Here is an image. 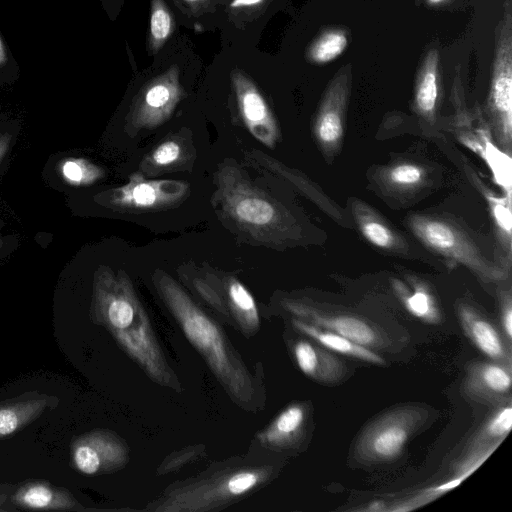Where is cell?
I'll return each mask as SVG.
<instances>
[{
	"label": "cell",
	"instance_id": "6da1fadb",
	"mask_svg": "<svg viewBox=\"0 0 512 512\" xmlns=\"http://www.w3.org/2000/svg\"><path fill=\"white\" fill-rule=\"evenodd\" d=\"M213 183L215 214L239 241L275 250L303 243L300 214L265 179L251 178L238 162L226 158L217 165Z\"/></svg>",
	"mask_w": 512,
	"mask_h": 512
},
{
	"label": "cell",
	"instance_id": "7a4b0ae2",
	"mask_svg": "<svg viewBox=\"0 0 512 512\" xmlns=\"http://www.w3.org/2000/svg\"><path fill=\"white\" fill-rule=\"evenodd\" d=\"M151 280L187 339L202 355L232 399L243 408H259L260 392L255 381L217 323L166 271L154 270Z\"/></svg>",
	"mask_w": 512,
	"mask_h": 512
},
{
	"label": "cell",
	"instance_id": "3957f363",
	"mask_svg": "<svg viewBox=\"0 0 512 512\" xmlns=\"http://www.w3.org/2000/svg\"><path fill=\"white\" fill-rule=\"evenodd\" d=\"M92 320L107 328L122 349L154 381L173 386L171 372L157 345L148 316L127 273L102 268L94 282Z\"/></svg>",
	"mask_w": 512,
	"mask_h": 512
},
{
	"label": "cell",
	"instance_id": "277c9868",
	"mask_svg": "<svg viewBox=\"0 0 512 512\" xmlns=\"http://www.w3.org/2000/svg\"><path fill=\"white\" fill-rule=\"evenodd\" d=\"M408 226L417 239L439 255L464 265L483 281H500L507 273L455 221L429 214H413Z\"/></svg>",
	"mask_w": 512,
	"mask_h": 512
},
{
	"label": "cell",
	"instance_id": "5b68a950",
	"mask_svg": "<svg viewBox=\"0 0 512 512\" xmlns=\"http://www.w3.org/2000/svg\"><path fill=\"white\" fill-rule=\"evenodd\" d=\"M426 417V411L414 405L401 406L384 413L359 434L354 446L356 457L366 463L396 459Z\"/></svg>",
	"mask_w": 512,
	"mask_h": 512
},
{
	"label": "cell",
	"instance_id": "8992f818",
	"mask_svg": "<svg viewBox=\"0 0 512 512\" xmlns=\"http://www.w3.org/2000/svg\"><path fill=\"white\" fill-rule=\"evenodd\" d=\"M191 193L190 184L174 179H149L141 172L130 174L128 182L99 195V202L114 211L142 214L180 206Z\"/></svg>",
	"mask_w": 512,
	"mask_h": 512
},
{
	"label": "cell",
	"instance_id": "52a82bcc",
	"mask_svg": "<svg viewBox=\"0 0 512 512\" xmlns=\"http://www.w3.org/2000/svg\"><path fill=\"white\" fill-rule=\"evenodd\" d=\"M179 74V68L173 65L141 87L125 118L124 130L130 138L143 130L155 129L171 118L185 97Z\"/></svg>",
	"mask_w": 512,
	"mask_h": 512
},
{
	"label": "cell",
	"instance_id": "ba28073f",
	"mask_svg": "<svg viewBox=\"0 0 512 512\" xmlns=\"http://www.w3.org/2000/svg\"><path fill=\"white\" fill-rule=\"evenodd\" d=\"M241 119L248 132L273 149L281 139L278 122L262 93L245 73L234 69L230 75Z\"/></svg>",
	"mask_w": 512,
	"mask_h": 512
},
{
	"label": "cell",
	"instance_id": "9c48e42d",
	"mask_svg": "<svg viewBox=\"0 0 512 512\" xmlns=\"http://www.w3.org/2000/svg\"><path fill=\"white\" fill-rule=\"evenodd\" d=\"M277 304L286 312L312 325L337 333L365 347L382 342L380 333L367 321L350 314L332 313L302 299L280 297Z\"/></svg>",
	"mask_w": 512,
	"mask_h": 512
},
{
	"label": "cell",
	"instance_id": "30bf717a",
	"mask_svg": "<svg viewBox=\"0 0 512 512\" xmlns=\"http://www.w3.org/2000/svg\"><path fill=\"white\" fill-rule=\"evenodd\" d=\"M506 40V39H505ZM489 130L497 146L508 156L512 147V77L510 40L498 55L488 101Z\"/></svg>",
	"mask_w": 512,
	"mask_h": 512
},
{
	"label": "cell",
	"instance_id": "8fae6325",
	"mask_svg": "<svg viewBox=\"0 0 512 512\" xmlns=\"http://www.w3.org/2000/svg\"><path fill=\"white\" fill-rule=\"evenodd\" d=\"M126 449L117 437L104 430H93L71 442V463L81 473L95 475L121 467Z\"/></svg>",
	"mask_w": 512,
	"mask_h": 512
},
{
	"label": "cell",
	"instance_id": "7c38bea8",
	"mask_svg": "<svg viewBox=\"0 0 512 512\" xmlns=\"http://www.w3.org/2000/svg\"><path fill=\"white\" fill-rule=\"evenodd\" d=\"M196 157L191 131L181 128L167 135L145 154L138 171L147 178L165 173L190 172Z\"/></svg>",
	"mask_w": 512,
	"mask_h": 512
},
{
	"label": "cell",
	"instance_id": "4fadbf2b",
	"mask_svg": "<svg viewBox=\"0 0 512 512\" xmlns=\"http://www.w3.org/2000/svg\"><path fill=\"white\" fill-rule=\"evenodd\" d=\"M243 158L248 166L262 174H267L273 178L285 180L290 183L299 192L329 214L335 221L341 225L349 226L340 207L327 197L323 191L302 172L286 166L279 160L257 149L245 151Z\"/></svg>",
	"mask_w": 512,
	"mask_h": 512
},
{
	"label": "cell",
	"instance_id": "5bb4252c",
	"mask_svg": "<svg viewBox=\"0 0 512 512\" xmlns=\"http://www.w3.org/2000/svg\"><path fill=\"white\" fill-rule=\"evenodd\" d=\"M270 469L267 467H247L239 471L224 474L214 480L213 485L207 484L204 488H194L177 496V503L190 505H208L243 496L258 487L269 477Z\"/></svg>",
	"mask_w": 512,
	"mask_h": 512
},
{
	"label": "cell",
	"instance_id": "9a60e30c",
	"mask_svg": "<svg viewBox=\"0 0 512 512\" xmlns=\"http://www.w3.org/2000/svg\"><path fill=\"white\" fill-rule=\"evenodd\" d=\"M345 109V87L336 85L327 93L313 121L314 139L327 161H331L341 149L345 131Z\"/></svg>",
	"mask_w": 512,
	"mask_h": 512
},
{
	"label": "cell",
	"instance_id": "2e32d148",
	"mask_svg": "<svg viewBox=\"0 0 512 512\" xmlns=\"http://www.w3.org/2000/svg\"><path fill=\"white\" fill-rule=\"evenodd\" d=\"M463 387L467 395L479 402L494 406L509 404L510 366L498 362H475L467 370Z\"/></svg>",
	"mask_w": 512,
	"mask_h": 512
},
{
	"label": "cell",
	"instance_id": "e0dca14e",
	"mask_svg": "<svg viewBox=\"0 0 512 512\" xmlns=\"http://www.w3.org/2000/svg\"><path fill=\"white\" fill-rule=\"evenodd\" d=\"M58 397L28 391L0 402V439L11 436L39 418L47 409H54Z\"/></svg>",
	"mask_w": 512,
	"mask_h": 512
},
{
	"label": "cell",
	"instance_id": "ac0fdd59",
	"mask_svg": "<svg viewBox=\"0 0 512 512\" xmlns=\"http://www.w3.org/2000/svg\"><path fill=\"white\" fill-rule=\"evenodd\" d=\"M351 213L362 236L378 249L388 252H406L408 244L377 211L365 202L350 200Z\"/></svg>",
	"mask_w": 512,
	"mask_h": 512
},
{
	"label": "cell",
	"instance_id": "d6986e66",
	"mask_svg": "<svg viewBox=\"0 0 512 512\" xmlns=\"http://www.w3.org/2000/svg\"><path fill=\"white\" fill-rule=\"evenodd\" d=\"M10 501L23 509L84 510L67 489L53 486L44 480L22 484L10 495Z\"/></svg>",
	"mask_w": 512,
	"mask_h": 512
},
{
	"label": "cell",
	"instance_id": "ffe728a7",
	"mask_svg": "<svg viewBox=\"0 0 512 512\" xmlns=\"http://www.w3.org/2000/svg\"><path fill=\"white\" fill-rule=\"evenodd\" d=\"M292 353L299 369L321 383H336L345 375L344 364L325 347L307 340H298Z\"/></svg>",
	"mask_w": 512,
	"mask_h": 512
},
{
	"label": "cell",
	"instance_id": "44dd1931",
	"mask_svg": "<svg viewBox=\"0 0 512 512\" xmlns=\"http://www.w3.org/2000/svg\"><path fill=\"white\" fill-rule=\"evenodd\" d=\"M458 316L466 335L485 355L510 366V353L489 320L466 303L458 306Z\"/></svg>",
	"mask_w": 512,
	"mask_h": 512
},
{
	"label": "cell",
	"instance_id": "7402d4cb",
	"mask_svg": "<svg viewBox=\"0 0 512 512\" xmlns=\"http://www.w3.org/2000/svg\"><path fill=\"white\" fill-rule=\"evenodd\" d=\"M306 408L293 404L284 409L258 436L259 442L268 448L292 447L304 432Z\"/></svg>",
	"mask_w": 512,
	"mask_h": 512
},
{
	"label": "cell",
	"instance_id": "603a6c76",
	"mask_svg": "<svg viewBox=\"0 0 512 512\" xmlns=\"http://www.w3.org/2000/svg\"><path fill=\"white\" fill-rule=\"evenodd\" d=\"M291 323L296 330L309 336L316 343L329 351H334L376 365L384 364L383 358L377 353L344 336L322 329L295 317L291 319Z\"/></svg>",
	"mask_w": 512,
	"mask_h": 512
},
{
	"label": "cell",
	"instance_id": "cb8c5ba5",
	"mask_svg": "<svg viewBox=\"0 0 512 512\" xmlns=\"http://www.w3.org/2000/svg\"><path fill=\"white\" fill-rule=\"evenodd\" d=\"M224 286L230 317L234 318L243 333L252 335L260 326L259 311L252 294L236 276L226 272Z\"/></svg>",
	"mask_w": 512,
	"mask_h": 512
},
{
	"label": "cell",
	"instance_id": "d4e9b609",
	"mask_svg": "<svg viewBox=\"0 0 512 512\" xmlns=\"http://www.w3.org/2000/svg\"><path fill=\"white\" fill-rule=\"evenodd\" d=\"M393 285L397 295L410 314L429 323H438L440 321L439 308L427 288L421 284H413L412 289H409L401 281H394Z\"/></svg>",
	"mask_w": 512,
	"mask_h": 512
},
{
	"label": "cell",
	"instance_id": "484cf974",
	"mask_svg": "<svg viewBox=\"0 0 512 512\" xmlns=\"http://www.w3.org/2000/svg\"><path fill=\"white\" fill-rule=\"evenodd\" d=\"M512 426V408L510 404L501 406L482 427L470 443L468 451L494 450L506 437Z\"/></svg>",
	"mask_w": 512,
	"mask_h": 512
},
{
	"label": "cell",
	"instance_id": "4316f807",
	"mask_svg": "<svg viewBox=\"0 0 512 512\" xmlns=\"http://www.w3.org/2000/svg\"><path fill=\"white\" fill-rule=\"evenodd\" d=\"M174 19L164 0H151L148 47L156 54L174 32Z\"/></svg>",
	"mask_w": 512,
	"mask_h": 512
},
{
	"label": "cell",
	"instance_id": "83f0119b",
	"mask_svg": "<svg viewBox=\"0 0 512 512\" xmlns=\"http://www.w3.org/2000/svg\"><path fill=\"white\" fill-rule=\"evenodd\" d=\"M438 100V84L436 72V54L430 57L416 90L415 106L417 112L427 121H433Z\"/></svg>",
	"mask_w": 512,
	"mask_h": 512
},
{
	"label": "cell",
	"instance_id": "f1b7e54d",
	"mask_svg": "<svg viewBox=\"0 0 512 512\" xmlns=\"http://www.w3.org/2000/svg\"><path fill=\"white\" fill-rule=\"evenodd\" d=\"M426 175L423 166L412 162H400L384 170L386 184L400 191L416 189L423 185Z\"/></svg>",
	"mask_w": 512,
	"mask_h": 512
},
{
	"label": "cell",
	"instance_id": "f546056e",
	"mask_svg": "<svg viewBox=\"0 0 512 512\" xmlns=\"http://www.w3.org/2000/svg\"><path fill=\"white\" fill-rule=\"evenodd\" d=\"M64 178L75 185L92 184L104 176V170L85 159H69L61 167Z\"/></svg>",
	"mask_w": 512,
	"mask_h": 512
},
{
	"label": "cell",
	"instance_id": "4dcf8cb0",
	"mask_svg": "<svg viewBox=\"0 0 512 512\" xmlns=\"http://www.w3.org/2000/svg\"><path fill=\"white\" fill-rule=\"evenodd\" d=\"M347 45L341 32H329L321 36L310 48L309 57L316 63H325L340 55Z\"/></svg>",
	"mask_w": 512,
	"mask_h": 512
},
{
	"label": "cell",
	"instance_id": "1f68e13d",
	"mask_svg": "<svg viewBox=\"0 0 512 512\" xmlns=\"http://www.w3.org/2000/svg\"><path fill=\"white\" fill-rule=\"evenodd\" d=\"M501 319L504 331L508 339L512 336V308L510 293H506L502 297Z\"/></svg>",
	"mask_w": 512,
	"mask_h": 512
},
{
	"label": "cell",
	"instance_id": "d6a6232c",
	"mask_svg": "<svg viewBox=\"0 0 512 512\" xmlns=\"http://www.w3.org/2000/svg\"><path fill=\"white\" fill-rule=\"evenodd\" d=\"M462 480H464L462 477L457 476L454 479H452L442 485H438V486L428 489L426 492L428 493V496L439 495V494H442L444 492H447V491L455 488L462 482Z\"/></svg>",
	"mask_w": 512,
	"mask_h": 512
},
{
	"label": "cell",
	"instance_id": "836d02e7",
	"mask_svg": "<svg viewBox=\"0 0 512 512\" xmlns=\"http://www.w3.org/2000/svg\"><path fill=\"white\" fill-rule=\"evenodd\" d=\"M265 0H232L230 2V8L232 9H242L249 8L253 6H258L263 3Z\"/></svg>",
	"mask_w": 512,
	"mask_h": 512
},
{
	"label": "cell",
	"instance_id": "e575fe53",
	"mask_svg": "<svg viewBox=\"0 0 512 512\" xmlns=\"http://www.w3.org/2000/svg\"><path fill=\"white\" fill-rule=\"evenodd\" d=\"M10 142V136L7 134L0 135V160L4 156Z\"/></svg>",
	"mask_w": 512,
	"mask_h": 512
},
{
	"label": "cell",
	"instance_id": "d590c367",
	"mask_svg": "<svg viewBox=\"0 0 512 512\" xmlns=\"http://www.w3.org/2000/svg\"><path fill=\"white\" fill-rule=\"evenodd\" d=\"M7 501H10V497L8 496V494L0 492V511L10 510L9 508L4 507V505H6Z\"/></svg>",
	"mask_w": 512,
	"mask_h": 512
},
{
	"label": "cell",
	"instance_id": "8d00e7d4",
	"mask_svg": "<svg viewBox=\"0 0 512 512\" xmlns=\"http://www.w3.org/2000/svg\"><path fill=\"white\" fill-rule=\"evenodd\" d=\"M5 60V50L0 39V64Z\"/></svg>",
	"mask_w": 512,
	"mask_h": 512
},
{
	"label": "cell",
	"instance_id": "74e56055",
	"mask_svg": "<svg viewBox=\"0 0 512 512\" xmlns=\"http://www.w3.org/2000/svg\"><path fill=\"white\" fill-rule=\"evenodd\" d=\"M183 1L187 2L189 4H197V3L204 2L205 0H183Z\"/></svg>",
	"mask_w": 512,
	"mask_h": 512
},
{
	"label": "cell",
	"instance_id": "f35d334b",
	"mask_svg": "<svg viewBox=\"0 0 512 512\" xmlns=\"http://www.w3.org/2000/svg\"><path fill=\"white\" fill-rule=\"evenodd\" d=\"M428 1H429L430 3H432V4H436V3H439V2H441V1H443V0H428Z\"/></svg>",
	"mask_w": 512,
	"mask_h": 512
}]
</instances>
